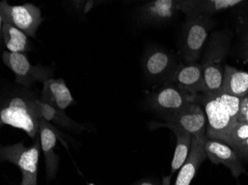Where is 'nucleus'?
<instances>
[{
    "instance_id": "obj_1",
    "label": "nucleus",
    "mask_w": 248,
    "mask_h": 185,
    "mask_svg": "<svg viewBox=\"0 0 248 185\" xmlns=\"http://www.w3.org/2000/svg\"><path fill=\"white\" fill-rule=\"evenodd\" d=\"M37 97L28 87H20L5 90L1 94L0 124L9 125L23 130L35 140L39 135L40 116L37 108Z\"/></svg>"
},
{
    "instance_id": "obj_2",
    "label": "nucleus",
    "mask_w": 248,
    "mask_h": 185,
    "mask_svg": "<svg viewBox=\"0 0 248 185\" xmlns=\"http://www.w3.org/2000/svg\"><path fill=\"white\" fill-rule=\"evenodd\" d=\"M242 99L224 92H207L198 94L196 103L205 113L208 139L226 143L232 128L237 122Z\"/></svg>"
},
{
    "instance_id": "obj_3",
    "label": "nucleus",
    "mask_w": 248,
    "mask_h": 185,
    "mask_svg": "<svg viewBox=\"0 0 248 185\" xmlns=\"http://www.w3.org/2000/svg\"><path fill=\"white\" fill-rule=\"evenodd\" d=\"M232 32L228 29L217 30L208 37L202 55L201 65L208 92L221 91L224 73V61L230 51Z\"/></svg>"
},
{
    "instance_id": "obj_4",
    "label": "nucleus",
    "mask_w": 248,
    "mask_h": 185,
    "mask_svg": "<svg viewBox=\"0 0 248 185\" xmlns=\"http://www.w3.org/2000/svg\"><path fill=\"white\" fill-rule=\"evenodd\" d=\"M213 25L214 21L212 16L195 14L186 16L178 44L182 62H198Z\"/></svg>"
},
{
    "instance_id": "obj_5",
    "label": "nucleus",
    "mask_w": 248,
    "mask_h": 185,
    "mask_svg": "<svg viewBox=\"0 0 248 185\" xmlns=\"http://www.w3.org/2000/svg\"><path fill=\"white\" fill-rule=\"evenodd\" d=\"M40 149L39 135L31 147H26L23 142L9 145H1L0 161L10 162L19 168L22 174L21 185H37Z\"/></svg>"
},
{
    "instance_id": "obj_6",
    "label": "nucleus",
    "mask_w": 248,
    "mask_h": 185,
    "mask_svg": "<svg viewBox=\"0 0 248 185\" xmlns=\"http://www.w3.org/2000/svg\"><path fill=\"white\" fill-rule=\"evenodd\" d=\"M181 61L172 51L152 44L145 50L142 58V70L146 80L164 85L171 83Z\"/></svg>"
},
{
    "instance_id": "obj_7",
    "label": "nucleus",
    "mask_w": 248,
    "mask_h": 185,
    "mask_svg": "<svg viewBox=\"0 0 248 185\" xmlns=\"http://www.w3.org/2000/svg\"><path fill=\"white\" fill-rule=\"evenodd\" d=\"M197 95L190 94L173 83L161 85L146 98V105L161 119L183 111L188 105L196 103Z\"/></svg>"
},
{
    "instance_id": "obj_8",
    "label": "nucleus",
    "mask_w": 248,
    "mask_h": 185,
    "mask_svg": "<svg viewBox=\"0 0 248 185\" xmlns=\"http://www.w3.org/2000/svg\"><path fill=\"white\" fill-rule=\"evenodd\" d=\"M43 20L41 9L34 4L11 5L6 0L0 2V27L8 23L24 32L28 37L35 38Z\"/></svg>"
},
{
    "instance_id": "obj_9",
    "label": "nucleus",
    "mask_w": 248,
    "mask_h": 185,
    "mask_svg": "<svg viewBox=\"0 0 248 185\" xmlns=\"http://www.w3.org/2000/svg\"><path fill=\"white\" fill-rule=\"evenodd\" d=\"M2 58L3 63L15 74V83L22 87L29 88L36 83L43 84L54 76L52 68L31 65L25 54L4 51Z\"/></svg>"
},
{
    "instance_id": "obj_10",
    "label": "nucleus",
    "mask_w": 248,
    "mask_h": 185,
    "mask_svg": "<svg viewBox=\"0 0 248 185\" xmlns=\"http://www.w3.org/2000/svg\"><path fill=\"white\" fill-rule=\"evenodd\" d=\"M179 12L178 0H153L138 8L135 20L141 26L159 27L170 24Z\"/></svg>"
},
{
    "instance_id": "obj_11",
    "label": "nucleus",
    "mask_w": 248,
    "mask_h": 185,
    "mask_svg": "<svg viewBox=\"0 0 248 185\" xmlns=\"http://www.w3.org/2000/svg\"><path fill=\"white\" fill-rule=\"evenodd\" d=\"M162 119L166 123L172 124L182 128L194 137L207 136L205 113L198 103H193L178 114Z\"/></svg>"
},
{
    "instance_id": "obj_12",
    "label": "nucleus",
    "mask_w": 248,
    "mask_h": 185,
    "mask_svg": "<svg viewBox=\"0 0 248 185\" xmlns=\"http://www.w3.org/2000/svg\"><path fill=\"white\" fill-rule=\"evenodd\" d=\"M39 136L40 147L46 162V180L50 182L55 179L59 168L60 158L54 151L59 139V134L51 123L40 118Z\"/></svg>"
},
{
    "instance_id": "obj_13",
    "label": "nucleus",
    "mask_w": 248,
    "mask_h": 185,
    "mask_svg": "<svg viewBox=\"0 0 248 185\" xmlns=\"http://www.w3.org/2000/svg\"><path fill=\"white\" fill-rule=\"evenodd\" d=\"M204 147L207 158L213 163L227 167L235 179L245 172L242 160L228 144L207 137Z\"/></svg>"
},
{
    "instance_id": "obj_14",
    "label": "nucleus",
    "mask_w": 248,
    "mask_h": 185,
    "mask_svg": "<svg viewBox=\"0 0 248 185\" xmlns=\"http://www.w3.org/2000/svg\"><path fill=\"white\" fill-rule=\"evenodd\" d=\"M171 83L194 95L208 92L200 62L185 64L181 62Z\"/></svg>"
},
{
    "instance_id": "obj_15",
    "label": "nucleus",
    "mask_w": 248,
    "mask_h": 185,
    "mask_svg": "<svg viewBox=\"0 0 248 185\" xmlns=\"http://www.w3.org/2000/svg\"><path fill=\"white\" fill-rule=\"evenodd\" d=\"M152 129L158 128H166L172 130L177 138L176 147L174 153L173 158L171 164L170 174L168 176L163 178L162 182L166 185H170L171 179L174 173L182 168L185 163L192 145L193 136L188 132L185 131L182 128L172 124L166 123V122H153L150 125Z\"/></svg>"
},
{
    "instance_id": "obj_16",
    "label": "nucleus",
    "mask_w": 248,
    "mask_h": 185,
    "mask_svg": "<svg viewBox=\"0 0 248 185\" xmlns=\"http://www.w3.org/2000/svg\"><path fill=\"white\" fill-rule=\"evenodd\" d=\"M206 141L207 136H193L189 155L182 168H180L178 176L173 185H190L199 167L207 159V156L204 147Z\"/></svg>"
},
{
    "instance_id": "obj_17",
    "label": "nucleus",
    "mask_w": 248,
    "mask_h": 185,
    "mask_svg": "<svg viewBox=\"0 0 248 185\" xmlns=\"http://www.w3.org/2000/svg\"><path fill=\"white\" fill-rule=\"evenodd\" d=\"M242 0H178L180 12L189 15L212 16L214 14L243 5Z\"/></svg>"
},
{
    "instance_id": "obj_18",
    "label": "nucleus",
    "mask_w": 248,
    "mask_h": 185,
    "mask_svg": "<svg viewBox=\"0 0 248 185\" xmlns=\"http://www.w3.org/2000/svg\"><path fill=\"white\" fill-rule=\"evenodd\" d=\"M40 100L62 111H65L75 104V100L65 80L54 78L43 83Z\"/></svg>"
},
{
    "instance_id": "obj_19",
    "label": "nucleus",
    "mask_w": 248,
    "mask_h": 185,
    "mask_svg": "<svg viewBox=\"0 0 248 185\" xmlns=\"http://www.w3.org/2000/svg\"><path fill=\"white\" fill-rule=\"evenodd\" d=\"M221 91L242 99L248 95V73L225 65Z\"/></svg>"
},
{
    "instance_id": "obj_20",
    "label": "nucleus",
    "mask_w": 248,
    "mask_h": 185,
    "mask_svg": "<svg viewBox=\"0 0 248 185\" xmlns=\"http://www.w3.org/2000/svg\"><path fill=\"white\" fill-rule=\"evenodd\" d=\"M37 108L41 118L49 123L51 122L62 128L76 133H80L83 130H87L86 126L69 117L65 114V111L57 109L51 105L43 102L40 101V98L37 100Z\"/></svg>"
},
{
    "instance_id": "obj_21",
    "label": "nucleus",
    "mask_w": 248,
    "mask_h": 185,
    "mask_svg": "<svg viewBox=\"0 0 248 185\" xmlns=\"http://www.w3.org/2000/svg\"><path fill=\"white\" fill-rule=\"evenodd\" d=\"M0 34L5 48L9 52L24 54L31 50L29 37L12 25L5 23L0 27Z\"/></svg>"
},
{
    "instance_id": "obj_22",
    "label": "nucleus",
    "mask_w": 248,
    "mask_h": 185,
    "mask_svg": "<svg viewBox=\"0 0 248 185\" xmlns=\"http://www.w3.org/2000/svg\"><path fill=\"white\" fill-rule=\"evenodd\" d=\"M248 140V124L242 121H237L228 136L225 144L232 149L245 142Z\"/></svg>"
},
{
    "instance_id": "obj_23",
    "label": "nucleus",
    "mask_w": 248,
    "mask_h": 185,
    "mask_svg": "<svg viewBox=\"0 0 248 185\" xmlns=\"http://www.w3.org/2000/svg\"><path fill=\"white\" fill-rule=\"evenodd\" d=\"M242 43H241V51L242 57L245 59V62L248 64V22L245 26L243 34H242Z\"/></svg>"
},
{
    "instance_id": "obj_24",
    "label": "nucleus",
    "mask_w": 248,
    "mask_h": 185,
    "mask_svg": "<svg viewBox=\"0 0 248 185\" xmlns=\"http://www.w3.org/2000/svg\"><path fill=\"white\" fill-rule=\"evenodd\" d=\"M232 150L235 151V154H237L242 161L244 160V161H248V140Z\"/></svg>"
},
{
    "instance_id": "obj_25",
    "label": "nucleus",
    "mask_w": 248,
    "mask_h": 185,
    "mask_svg": "<svg viewBox=\"0 0 248 185\" xmlns=\"http://www.w3.org/2000/svg\"><path fill=\"white\" fill-rule=\"evenodd\" d=\"M134 185H164L162 182H160L158 180L152 179H143L135 182Z\"/></svg>"
},
{
    "instance_id": "obj_26",
    "label": "nucleus",
    "mask_w": 248,
    "mask_h": 185,
    "mask_svg": "<svg viewBox=\"0 0 248 185\" xmlns=\"http://www.w3.org/2000/svg\"><path fill=\"white\" fill-rule=\"evenodd\" d=\"M248 111V95H247L246 97H244V98L242 99L241 100L240 103V111H239V116L241 115H244V114H246Z\"/></svg>"
},
{
    "instance_id": "obj_27",
    "label": "nucleus",
    "mask_w": 248,
    "mask_h": 185,
    "mask_svg": "<svg viewBox=\"0 0 248 185\" xmlns=\"http://www.w3.org/2000/svg\"><path fill=\"white\" fill-rule=\"evenodd\" d=\"M238 121H242V122H246L247 124H248V111L246 114L239 116L238 118Z\"/></svg>"
},
{
    "instance_id": "obj_28",
    "label": "nucleus",
    "mask_w": 248,
    "mask_h": 185,
    "mask_svg": "<svg viewBox=\"0 0 248 185\" xmlns=\"http://www.w3.org/2000/svg\"><path fill=\"white\" fill-rule=\"evenodd\" d=\"M88 185H94V184H93V183H89V184H88Z\"/></svg>"
}]
</instances>
